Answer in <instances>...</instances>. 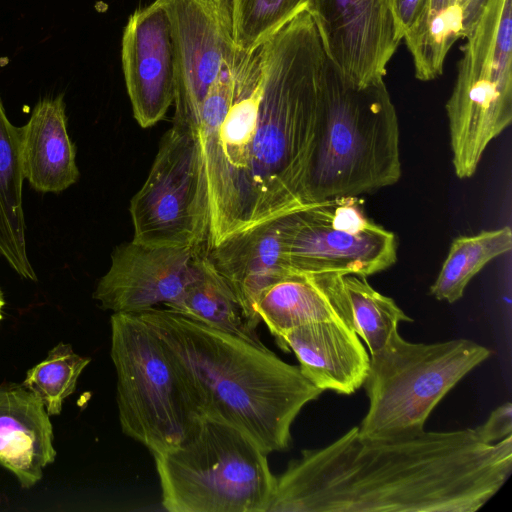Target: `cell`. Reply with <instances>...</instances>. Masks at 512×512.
<instances>
[{
	"label": "cell",
	"mask_w": 512,
	"mask_h": 512,
	"mask_svg": "<svg viewBox=\"0 0 512 512\" xmlns=\"http://www.w3.org/2000/svg\"><path fill=\"white\" fill-rule=\"evenodd\" d=\"M326 54L308 8L210 86L197 135L209 202L207 250L299 211Z\"/></svg>",
	"instance_id": "obj_1"
},
{
	"label": "cell",
	"mask_w": 512,
	"mask_h": 512,
	"mask_svg": "<svg viewBox=\"0 0 512 512\" xmlns=\"http://www.w3.org/2000/svg\"><path fill=\"white\" fill-rule=\"evenodd\" d=\"M387 4L389 5L392 13H393V6H394V3H395V0H386Z\"/></svg>",
	"instance_id": "obj_30"
},
{
	"label": "cell",
	"mask_w": 512,
	"mask_h": 512,
	"mask_svg": "<svg viewBox=\"0 0 512 512\" xmlns=\"http://www.w3.org/2000/svg\"><path fill=\"white\" fill-rule=\"evenodd\" d=\"M486 0H457L462 16L464 38L473 29L478 20Z\"/></svg>",
	"instance_id": "obj_28"
},
{
	"label": "cell",
	"mask_w": 512,
	"mask_h": 512,
	"mask_svg": "<svg viewBox=\"0 0 512 512\" xmlns=\"http://www.w3.org/2000/svg\"><path fill=\"white\" fill-rule=\"evenodd\" d=\"M53 428L43 402L23 384L0 385V465L22 488L33 487L54 462Z\"/></svg>",
	"instance_id": "obj_18"
},
{
	"label": "cell",
	"mask_w": 512,
	"mask_h": 512,
	"mask_svg": "<svg viewBox=\"0 0 512 512\" xmlns=\"http://www.w3.org/2000/svg\"><path fill=\"white\" fill-rule=\"evenodd\" d=\"M287 253L293 272L371 276L393 266V232L368 219L357 197L326 200L292 214Z\"/></svg>",
	"instance_id": "obj_10"
},
{
	"label": "cell",
	"mask_w": 512,
	"mask_h": 512,
	"mask_svg": "<svg viewBox=\"0 0 512 512\" xmlns=\"http://www.w3.org/2000/svg\"><path fill=\"white\" fill-rule=\"evenodd\" d=\"M130 214L135 241L206 248L209 202L197 131L173 123L164 134Z\"/></svg>",
	"instance_id": "obj_9"
},
{
	"label": "cell",
	"mask_w": 512,
	"mask_h": 512,
	"mask_svg": "<svg viewBox=\"0 0 512 512\" xmlns=\"http://www.w3.org/2000/svg\"><path fill=\"white\" fill-rule=\"evenodd\" d=\"M24 178L41 193H59L79 178L76 150L67 131L63 95L40 100L18 127Z\"/></svg>",
	"instance_id": "obj_19"
},
{
	"label": "cell",
	"mask_w": 512,
	"mask_h": 512,
	"mask_svg": "<svg viewBox=\"0 0 512 512\" xmlns=\"http://www.w3.org/2000/svg\"><path fill=\"white\" fill-rule=\"evenodd\" d=\"M236 48L246 54L258 49L311 0H230Z\"/></svg>",
	"instance_id": "obj_25"
},
{
	"label": "cell",
	"mask_w": 512,
	"mask_h": 512,
	"mask_svg": "<svg viewBox=\"0 0 512 512\" xmlns=\"http://www.w3.org/2000/svg\"><path fill=\"white\" fill-rule=\"evenodd\" d=\"M127 93L138 124L161 121L175 99V62L169 22L153 1L128 18L121 44Z\"/></svg>",
	"instance_id": "obj_14"
},
{
	"label": "cell",
	"mask_w": 512,
	"mask_h": 512,
	"mask_svg": "<svg viewBox=\"0 0 512 512\" xmlns=\"http://www.w3.org/2000/svg\"><path fill=\"white\" fill-rule=\"evenodd\" d=\"M206 248L135 240L118 245L93 298L113 313L140 312L178 298L199 275Z\"/></svg>",
	"instance_id": "obj_13"
},
{
	"label": "cell",
	"mask_w": 512,
	"mask_h": 512,
	"mask_svg": "<svg viewBox=\"0 0 512 512\" xmlns=\"http://www.w3.org/2000/svg\"><path fill=\"white\" fill-rule=\"evenodd\" d=\"M166 13L175 62L174 124L197 131L213 82L243 52L236 48L230 0H154Z\"/></svg>",
	"instance_id": "obj_11"
},
{
	"label": "cell",
	"mask_w": 512,
	"mask_h": 512,
	"mask_svg": "<svg viewBox=\"0 0 512 512\" xmlns=\"http://www.w3.org/2000/svg\"><path fill=\"white\" fill-rule=\"evenodd\" d=\"M292 214L237 233L206 251L212 265L231 286L257 327L261 321L255 305L260 295L294 273L287 253Z\"/></svg>",
	"instance_id": "obj_15"
},
{
	"label": "cell",
	"mask_w": 512,
	"mask_h": 512,
	"mask_svg": "<svg viewBox=\"0 0 512 512\" xmlns=\"http://www.w3.org/2000/svg\"><path fill=\"white\" fill-rule=\"evenodd\" d=\"M511 248L512 231L509 226L455 238L430 287V294L439 301H458L470 280L487 263L509 252Z\"/></svg>",
	"instance_id": "obj_23"
},
{
	"label": "cell",
	"mask_w": 512,
	"mask_h": 512,
	"mask_svg": "<svg viewBox=\"0 0 512 512\" xmlns=\"http://www.w3.org/2000/svg\"><path fill=\"white\" fill-rule=\"evenodd\" d=\"M268 453L240 428L202 416L175 448L153 455L170 512H267L276 486Z\"/></svg>",
	"instance_id": "obj_5"
},
{
	"label": "cell",
	"mask_w": 512,
	"mask_h": 512,
	"mask_svg": "<svg viewBox=\"0 0 512 512\" xmlns=\"http://www.w3.org/2000/svg\"><path fill=\"white\" fill-rule=\"evenodd\" d=\"M492 351L470 339L413 343L395 333L370 355L364 387L369 399L357 426L363 439H392L419 434L431 412Z\"/></svg>",
	"instance_id": "obj_6"
},
{
	"label": "cell",
	"mask_w": 512,
	"mask_h": 512,
	"mask_svg": "<svg viewBox=\"0 0 512 512\" xmlns=\"http://www.w3.org/2000/svg\"><path fill=\"white\" fill-rule=\"evenodd\" d=\"M399 142L385 82L356 85L326 58L303 202L358 197L395 184L401 177Z\"/></svg>",
	"instance_id": "obj_4"
},
{
	"label": "cell",
	"mask_w": 512,
	"mask_h": 512,
	"mask_svg": "<svg viewBox=\"0 0 512 512\" xmlns=\"http://www.w3.org/2000/svg\"><path fill=\"white\" fill-rule=\"evenodd\" d=\"M308 10L326 57L348 81H384L402 41L386 0H311Z\"/></svg>",
	"instance_id": "obj_12"
},
{
	"label": "cell",
	"mask_w": 512,
	"mask_h": 512,
	"mask_svg": "<svg viewBox=\"0 0 512 512\" xmlns=\"http://www.w3.org/2000/svg\"><path fill=\"white\" fill-rule=\"evenodd\" d=\"M343 277L337 272L291 273L260 295L256 313L275 339L298 326L324 321L354 329Z\"/></svg>",
	"instance_id": "obj_17"
},
{
	"label": "cell",
	"mask_w": 512,
	"mask_h": 512,
	"mask_svg": "<svg viewBox=\"0 0 512 512\" xmlns=\"http://www.w3.org/2000/svg\"><path fill=\"white\" fill-rule=\"evenodd\" d=\"M512 472V435L473 428L370 440L351 428L276 477L267 512H475Z\"/></svg>",
	"instance_id": "obj_2"
},
{
	"label": "cell",
	"mask_w": 512,
	"mask_h": 512,
	"mask_svg": "<svg viewBox=\"0 0 512 512\" xmlns=\"http://www.w3.org/2000/svg\"><path fill=\"white\" fill-rule=\"evenodd\" d=\"M162 342L200 414L232 424L268 454L285 451L291 427L322 390L265 345L167 308L137 312Z\"/></svg>",
	"instance_id": "obj_3"
},
{
	"label": "cell",
	"mask_w": 512,
	"mask_h": 512,
	"mask_svg": "<svg viewBox=\"0 0 512 512\" xmlns=\"http://www.w3.org/2000/svg\"><path fill=\"white\" fill-rule=\"evenodd\" d=\"M346 293L352 311L353 327L365 342L369 354L381 351L398 332L401 322H413L394 301L375 290L366 277L344 275Z\"/></svg>",
	"instance_id": "obj_24"
},
{
	"label": "cell",
	"mask_w": 512,
	"mask_h": 512,
	"mask_svg": "<svg viewBox=\"0 0 512 512\" xmlns=\"http://www.w3.org/2000/svg\"><path fill=\"white\" fill-rule=\"evenodd\" d=\"M475 435L486 444L496 443L512 435V404L507 401L495 408L487 420L473 428Z\"/></svg>",
	"instance_id": "obj_27"
},
{
	"label": "cell",
	"mask_w": 512,
	"mask_h": 512,
	"mask_svg": "<svg viewBox=\"0 0 512 512\" xmlns=\"http://www.w3.org/2000/svg\"><path fill=\"white\" fill-rule=\"evenodd\" d=\"M24 179L18 127L8 119L0 97V256L19 276L36 281L26 246L22 205Z\"/></svg>",
	"instance_id": "obj_20"
},
{
	"label": "cell",
	"mask_w": 512,
	"mask_h": 512,
	"mask_svg": "<svg viewBox=\"0 0 512 512\" xmlns=\"http://www.w3.org/2000/svg\"><path fill=\"white\" fill-rule=\"evenodd\" d=\"M163 307L253 344L264 345L257 334V326L207 255L199 275L178 298Z\"/></svg>",
	"instance_id": "obj_21"
},
{
	"label": "cell",
	"mask_w": 512,
	"mask_h": 512,
	"mask_svg": "<svg viewBox=\"0 0 512 512\" xmlns=\"http://www.w3.org/2000/svg\"><path fill=\"white\" fill-rule=\"evenodd\" d=\"M110 356L123 433L152 455L177 447L202 417L164 346L137 313H113Z\"/></svg>",
	"instance_id": "obj_7"
},
{
	"label": "cell",
	"mask_w": 512,
	"mask_h": 512,
	"mask_svg": "<svg viewBox=\"0 0 512 512\" xmlns=\"http://www.w3.org/2000/svg\"><path fill=\"white\" fill-rule=\"evenodd\" d=\"M4 304L5 303H4L3 295H2V292H1V289H0V321L3 318L2 310H3Z\"/></svg>",
	"instance_id": "obj_29"
},
{
	"label": "cell",
	"mask_w": 512,
	"mask_h": 512,
	"mask_svg": "<svg viewBox=\"0 0 512 512\" xmlns=\"http://www.w3.org/2000/svg\"><path fill=\"white\" fill-rule=\"evenodd\" d=\"M446 103L456 176H473L489 143L512 121V0H486Z\"/></svg>",
	"instance_id": "obj_8"
},
{
	"label": "cell",
	"mask_w": 512,
	"mask_h": 512,
	"mask_svg": "<svg viewBox=\"0 0 512 512\" xmlns=\"http://www.w3.org/2000/svg\"><path fill=\"white\" fill-rule=\"evenodd\" d=\"M284 351H292L301 373L322 391L350 395L364 385L370 365L355 330L340 321L305 324L276 338Z\"/></svg>",
	"instance_id": "obj_16"
},
{
	"label": "cell",
	"mask_w": 512,
	"mask_h": 512,
	"mask_svg": "<svg viewBox=\"0 0 512 512\" xmlns=\"http://www.w3.org/2000/svg\"><path fill=\"white\" fill-rule=\"evenodd\" d=\"M89 362L90 358L75 353L71 345L59 343L43 361L28 370L22 384L40 398L50 416L59 415L64 400L75 391Z\"/></svg>",
	"instance_id": "obj_26"
},
{
	"label": "cell",
	"mask_w": 512,
	"mask_h": 512,
	"mask_svg": "<svg viewBox=\"0 0 512 512\" xmlns=\"http://www.w3.org/2000/svg\"><path fill=\"white\" fill-rule=\"evenodd\" d=\"M464 38L457 0H425L423 8L403 40L411 54L415 77L436 79L453 44Z\"/></svg>",
	"instance_id": "obj_22"
}]
</instances>
